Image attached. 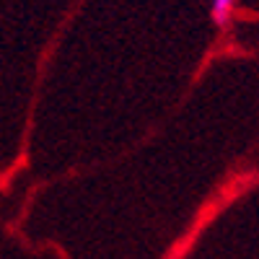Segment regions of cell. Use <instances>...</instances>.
<instances>
[{
  "mask_svg": "<svg viewBox=\"0 0 259 259\" xmlns=\"http://www.w3.org/2000/svg\"><path fill=\"white\" fill-rule=\"evenodd\" d=\"M236 3L239 0H210V18L215 26H228L231 18H233V11H236Z\"/></svg>",
  "mask_w": 259,
  "mask_h": 259,
  "instance_id": "1",
  "label": "cell"
}]
</instances>
